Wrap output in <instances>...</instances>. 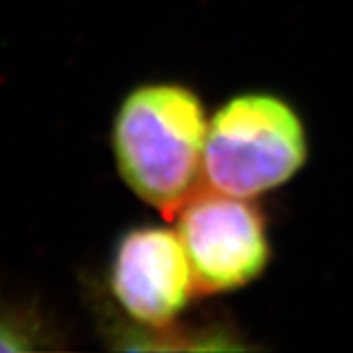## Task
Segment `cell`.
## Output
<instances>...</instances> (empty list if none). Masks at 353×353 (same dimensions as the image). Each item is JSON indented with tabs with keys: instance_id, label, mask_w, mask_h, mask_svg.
I'll list each match as a JSON object with an SVG mask.
<instances>
[{
	"instance_id": "cell-1",
	"label": "cell",
	"mask_w": 353,
	"mask_h": 353,
	"mask_svg": "<svg viewBox=\"0 0 353 353\" xmlns=\"http://www.w3.org/2000/svg\"><path fill=\"white\" fill-rule=\"evenodd\" d=\"M206 130L201 99L176 83L139 85L114 116L112 152L120 175L167 220L204 187Z\"/></svg>"
},
{
	"instance_id": "cell-2",
	"label": "cell",
	"mask_w": 353,
	"mask_h": 353,
	"mask_svg": "<svg viewBox=\"0 0 353 353\" xmlns=\"http://www.w3.org/2000/svg\"><path fill=\"white\" fill-rule=\"evenodd\" d=\"M306 153L303 120L289 102L245 92L208 120L204 181L210 189L252 201L296 175Z\"/></svg>"
},
{
	"instance_id": "cell-3",
	"label": "cell",
	"mask_w": 353,
	"mask_h": 353,
	"mask_svg": "<svg viewBox=\"0 0 353 353\" xmlns=\"http://www.w3.org/2000/svg\"><path fill=\"white\" fill-rule=\"evenodd\" d=\"M176 234L201 292L241 289L269 263L265 220L250 199L202 187L176 214Z\"/></svg>"
},
{
	"instance_id": "cell-4",
	"label": "cell",
	"mask_w": 353,
	"mask_h": 353,
	"mask_svg": "<svg viewBox=\"0 0 353 353\" xmlns=\"http://www.w3.org/2000/svg\"><path fill=\"white\" fill-rule=\"evenodd\" d=\"M110 290L134 322L150 332L169 328L196 290L176 230L141 226L126 232L114 250Z\"/></svg>"
},
{
	"instance_id": "cell-5",
	"label": "cell",
	"mask_w": 353,
	"mask_h": 353,
	"mask_svg": "<svg viewBox=\"0 0 353 353\" xmlns=\"http://www.w3.org/2000/svg\"><path fill=\"white\" fill-rule=\"evenodd\" d=\"M55 334L30 306L0 303V352H46Z\"/></svg>"
}]
</instances>
